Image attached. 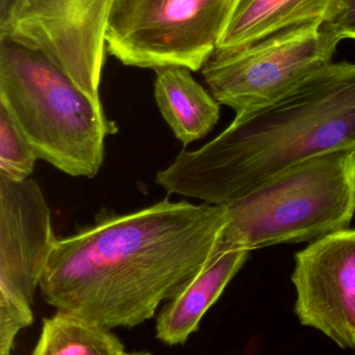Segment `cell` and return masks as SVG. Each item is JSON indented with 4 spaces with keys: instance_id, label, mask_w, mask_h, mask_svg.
Masks as SVG:
<instances>
[{
    "instance_id": "cell-1",
    "label": "cell",
    "mask_w": 355,
    "mask_h": 355,
    "mask_svg": "<svg viewBox=\"0 0 355 355\" xmlns=\"http://www.w3.org/2000/svg\"><path fill=\"white\" fill-rule=\"evenodd\" d=\"M224 205L169 198L56 240L40 283L46 304L106 329L138 327L219 252Z\"/></svg>"
},
{
    "instance_id": "cell-2",
    "label": "cell",
    "mask_w": 355,
    "mask_h": 355,
    "mask_svg": "<svg viewBox=\"0 0 355 355\" xmlns=\"http://www.w3.org/2000/svg\"><path fill=\"white\" fill-rule=\"evenodd\" d=\"M355 147V64L331 62L281 99L236 114L156 175L169 194L226 205L314 156Z\"/></svg>"
},
{
    "instance_id": "cell-3",
    "label": "cell",
    "mask_w": 355,
    "mask_h": 355,
    "mask_svg": "<svg viewBox=\"0 0 355 355\" xmlns=\"http://www.w3.org/2000/svg\"><path fill=\"white\" fill-rule=\"evenodd\" d=\"M0 108L39 159L72 177H95L118 131L44 54L10 41H0Z\"/></svg>"
},
{
    "instance_id": "cell-4",
    "label": "cell",
    "mask_w": 355,
    "mask_h": 355,
    "mask_svg": "<svg viewBox=\"0 0 355 355\" xmlns=\"http://www.w3.org/2000/svg\"><path fill=\"white\" fill-rule=\"evenodd\" d=\"M224 207L219 252L311 243L348 229L355 213V147L299 162Z\"/></svg>"
},
{
    "instance_id": "cell-5",
    "label": "cell",
    "mask_w": 355,
    "mask_h": 355,
    "mask_svg": "<svg viewBox=\"0 0 355 355\" xmlns=\"http://www.w3.org/2000/svg\"><path fill=\"white\" fill-rule=\"evenodd\" d=\"M235 0H114L106 48L125 66L193 72L212 58Z\"/></svg>"
},
{
    "instance_id": "cell-6",
    "label": "cell",
    "mask_w": 355,
    "mask_h": 355,
    "mask_svg": "<svg viewBox=\"0 0 355 355\" xmlns=\"http://www.w3.org/2000/svg\"><path fill=\"white\" fill-rule=\"evenodd\" d=\"M342 41L331 23L289 27L235 51H215L201 74L236 114L281 99L333 62Z\"/></svg>"
},
{
    "instance_id": "cell-7",
    "label": "cell",
    "mask_w": 355,
    "mask_h": 355,
    "mask_svg": "<svg viewBox=\"0 0 355 355\" xmlns=\"http://www.w3.org/2000/svg\"><path fill=\"white\" fill-rule=\"evenodd\" d=\"M114 0H22L0 41L37 50L98 107L106 31Z\"/></svg>"
},
{
    "instance_id": "cell-8",
    "label": "cell",
    "mask_w": 355,
    "mask_h": 355,
    "mask_svg": "<svg viewBox=\"0 0 355 355\" xmlns=\"http://www.w3.org/2000/svg\"><path fill=\"white\" fill-rule=\"evenodd\" d=\"M295 313L304 327L355 349V229L311 242L295 256Z\"/></svg>"
},
{
    "instance_id": "cell-9",
    "label": "cell",
    "mask_w": 355,
    "mask_h": 355,
    "mask_svg": "<svg viewBox=\"0 0 355 355\" xmlns=\"http://www.w3.org/2000/svg\"><path fill=\"white\" fill-rule=\"evenodd\" d=\"M56 240L38 182L0 174V295L31 306Z\"/></svg>"
},
{
    "instance_id": "cell-10",
    "label": "cell",
    "mask_w": 355,
    "mask_h": 355,
    "mask_svg": "<svg viewBox=\"0 0 355 355\" xmlns=\"http://www.w3.org/2000/svg\"><path fill=\"white\" fill-rule=\"evenodd\" d=\"M249 252L220 250L198 275L168 300L156 317V336L169 346L183 345L199 329L204 315L239 272Z\"/></svg>"
},
{
    "instance_id": "cell-11",
    "label": "cell",
    "mask_w": 355,
    "mask_h": 355,
    "mask_svg": "<svg viewBox=\"0 0 355 355\" xmlns=\"http://www.w3.org/2000/svg\"><path fill=\"white\" fill-rule=\"evenodd\" d=\"M341 8L342 0H235L216 51H235L304 23H331Z\"/></svg>"
},
{
    "instance_id": "cell-12",
    "label": "cell",
    "mask_w": 355,
    "mask_h": 355,
    "mask_svg": "<svg viewBox=\"0 0 355 355\" xmlns=\"http://www.w3.org/2000/svg\"><path fill=\"white\" fill-rule=\"evenodd\" d=\"M154 98L163 118L185 146L204 139L220 118V104L183 67L156 70Z\"/></svg>"
},
{
    "instance_id": "cell-13",
    "label": "cell",
    "mask_w": 355,
    "mask_h": 355,
    "mask_svg": "<svg viewBox=\"0 0 355 355\" xmlns=\"http://www.w3.org/2000/svg\"><path fill=\"white\" fill-rule=\"evenodd\" d=\"M125 352L124 345L112 329L56 311L43 319L31 355H123Z\"/></svg>"
},
{
    "instance_id": "cell-14",
    "label": "cell",
    "mask_w": 355,
    "mask_h": 355,
    "mask_svg": "<svg viewBox=\"0 0 355 355\" xmlns=\"http://www.w3.org/2000/svg\"><path fill=\"white\" fill-rule=\"evenodd\" d=\"M38 159L33 148L0 108V174L16 181L28 179Z\"/></svg>"
},
{
    "instance_id": "cell-15",
    "label": "cell",
    "mask_w": 355,
    "mask_h": 355,
    "mask_svg": "<svg viewBox=\"0 0 355 355\" xmlns=\"http://www.w3.org/2000/svg\"><path fill=\"white\" fill-rule=\"evenodd\" d=\"M33 322L31 306L0 295V355L10 354L17 335Z\"/></svg>"
},
{
    "instance_id": "cell-16",
    "label": "cell",
    "mask_w": 355,
    "mask_h": 355,
    "mask_svg": "<svg viewBox=\"0 0 355 355\" xmlns=\"http://www.w3.org/2000/svg\"><path fill=\"white\" fill-rule=\"evenodd\" d=\"M331 24L342 40H355V0H342L341 10Z\"/></svg>"
},
{
    "instance_id": "cell-17",
    "label": "cell",
    "mask_w": 355,
    "mask_h": 355,
    "mask_svg": "<svg viewBox=\"0 0 355 355\" xmlns=\"http://www.w3.org/2000/svg\"><path fill=\"white\" fill-rule=\"evenodd\" d=\"M22 0H0V37L6 35L12 26Z\"/></svg>"
},
{
    "instance_id": "cell-18",
    "label": "cell",
    "mask_w": 355,
    "mask_h": 355,
    "mask_svg": "<svg viewBox=\"0 0 355 355\" xmlns=\"http://www.w3.org/2000/svg\"><path fill=\"white\" fill-rule=\"evenodd\" d=\"M123 355H154L151 352H125Z\"/></svg>"
},
{
    "instance_id": "cell-19",
    "label": "cell",
    "mask_w": 355,
    "mask_h": 355,
    "mask_svg": "<svg viewBox=\"0 0 355 355\" xmlns=\"http://www.w3.org/2000/svg\"><path fill=\"white\" fill-rule=\"evenodd\" d=\"M6 355H10V354H6Z\"/></svg>"
}]
</instances>
